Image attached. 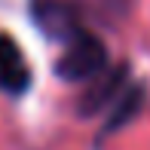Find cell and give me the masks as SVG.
I'll return each instance as SVG.
<instances>
[{
  "mask_svg": "<svg viewBox=\"0 0 150 150\" xmlns=\"http://www.w3.org/2000/svg\"><path fill=\"white\" fill-rule=\"evenodd\" d=\"M135 0H31V16L40 31L64 43L80 31L113 28L132 12Z\"/></svg>",
  "mask_w": 150,
  "mask_h": 150,
  "instance_id": "6da1fadb",
  "label": "cell"
},
{
  "mask_svg": "<svg viewBox=\"0 0 150 150\" xmlns=\"http://www.w3.org/2000/svg\"><path fill=\"white\" fill-rule=\"evenodd\" d=\"M104 71H110L107 43L95 31H80L64 40V49L55 61V74L67 83H92Z\"/></svg>",
  "mask_w": 150,
  "mask_h": 150,
  "instance_id": "7a4b0ae2",
  "label": "cell"
},
{
  "mask_svg": "<svg viewBox=\"0 0 150 150\" xmlns=\"http://www.w3.org/2000/svg\"><path fill=\"white\" fill-rule=\"evenodd\" d=\"M31 86V67L25 61L18 43L9 37V34L0 31V89L12 98L25 95Z\"/></svg>",
  "mask_w": 150,
  "mask_h": 150,
  "instance_id": "3957f363",
  "label": "cell"
}]
</instances>
